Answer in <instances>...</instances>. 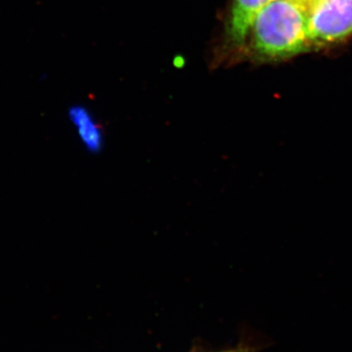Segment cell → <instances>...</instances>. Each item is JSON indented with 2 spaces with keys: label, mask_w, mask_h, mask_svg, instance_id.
Wrapping results in <instances>:
<instances>
[{
  "label": "cell",
  "mask_w": 352,
  "mask_h": 352,
  "mask_svg": "<svg viewBox=\"0 0 352 352\" xmlns=\"http://www.w3.org/2000/svg\"><path fill=\"white\" fill-rule=\"evenodd\" d=\"M309 15L293 0H273L261 11L250 31L252 55L261 61H281L312 48Z\"/></svg>",
  "instance_id": "1"
},
{
  "label": "cell",
  "mask_w": 352,
  "mask_h": 352,
  "mask_svg": "<svg viewBox=\"0 0 352 352\" xmlns=\"http://www.w3.org/2000/svg\"><path fill=\"white\" fill-rule=\"evenodd\" d=\"M352 36V0H321L309 15L308 36L314 47L342 43Z\"/></svg>",
  "instance_id": "2"
},
{
  "label": "cell",
  "mask_w": 352,
  "mask_h": 352,
  "mask_svg": "<svg viewBox=\"0 0 352 352\" xmlns=\"http://www.w3.org/2000/svg\"><path fill=\"white\" fill-rule=\"evenodd\" d=\"M273 0H233L227 24V43L235 48L247 41L258 14Z\"/></svg>",
  "instance_id": "3"
},
{
  "label": "cell",
  "mask_w": 352,
  "mask_h": 352,
  "mask_svg": "<svg viewBox=\"0 0 352 352\" xmlns=\"http://www.w3.org/2000/svg\"><path fill=\"white\" fill-rule=\"evenodd\" d=\"M69 118L85 149L92 154L100 152L105 141L103 129L89 111L82 106H74L69 109Z\"/></svg>",
  "instance_id": "4"
},
{
  "label": "cell",
  "mask_w": 352,
  "mask_h": 352,
  "mask_svg": "<svg viewBox=\"0 0 352 352\" xmlns=\"http://www.w3.org/2000/svg\"><path fill=\"white\" fill-rule=\"evenodd\" d=\"M258 351V346H254L250 342L243 340L237 346L231 347V349H224V351H212V352H256ZM197 352V351H196Z\"/></svg>",
  "instance_id": "5"
},
{
  "label": "cell",
  "mask_w": 352,
  "mask_h": 352,
  "mask_svg": "<svg viewBox=\"0 0 352 352\" xmlns=\"http://www.w3.org/2000/svg\"><path fill=\"white\" fill-rule=\"evenodd\" d=\"M293 1L296 2L308 15H310V13L312 12L315 7L318 6L321 0H293Z\"/></svg>",
  "instance_id": "6"
}]
</instances>
